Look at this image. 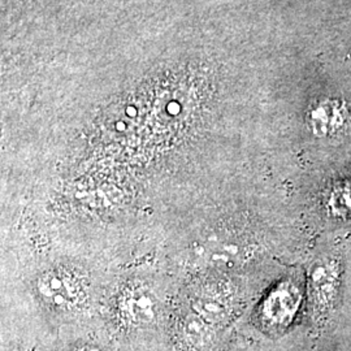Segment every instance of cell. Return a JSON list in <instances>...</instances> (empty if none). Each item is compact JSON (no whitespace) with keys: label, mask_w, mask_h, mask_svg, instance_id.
I'll return each instance as SVG.
<instances>
[{"label":"cell","mask_w":351,"mask_h":351,"mask_svg":"<svg viewBox=\"0 0 351 351\" xmlns=\"http://www.w3.org/2000/svg\"><path fill=\"white\" fill-rule=\"evenodd\" d=\"M342 285V263L337 255L322 254L308 269L307 293L317 314H326L339 301Z\"/></svg>","instance_id":"6da1fadb"},{"label":"cell","mask_w":351,"mask_h":351,"mask_svg":"<svg viewBox=\"0 0 351 351\" xmlns=\"http://www.w3.org/2000/svg\"><path fill=\"white\" fill-rule=\"evenodd\" d=\"M303 288L294 277L280 281L265 297L262 304L264 323L272 326H287L302 301Z\"/></svg>","instance_id":"7a4b0ae2"},{"label":"cell","mask_w":351,"mask_h":351,"mask_svg":"<svg viewBox=\"0 0 351 351\" xmlns=\"http://www.w3.org/2000/svg\"><path fill=\"white\" fill-rule=\"evenodd\" d=\"M306 121L316 137H335L342 133L350 123L349 107L339 99L324 98L311 104Z\"/></svg>","instance_id":"3957f363"},{"label":"cell","mask_w":351,"mask_h":351,"mask_svg":"<svg viewBox=\"0 0 351 351\" xmlns=\"http://www.w3.org/2000/svg\"><path fill=\"white\" fill-rule=\"evenodd\" d=\"M326 213L339 220L351 219V180L345 178L332 184L324 195Z\"/></svg>","instance_id":"277c9868"},{"label":"cell","mask_w":351,"mask_h":351,"mask_svg":"<svg viewBox=\"0 0 351 351\" xmlns=\"http://www.w3.org/2000/svg\"><path fill=\"white\" fill-rule=\"evenodd\" d=\"M40 293L49 300L51 303L56 306H63L71 301L73 293L72 288L66 285V280L59 275H49L40 280L39 284Z\"/></svg>","instance_id":"5b68a950"},{"label":"cell","mask_w":351,"mask_h":351,"mask_svg":"<svg viewBox=\"0 0 351 351\" xmlns=\"http://www.w3.org/2000/svg\"><path fill=\"white\" fill-rule=\"evenodd\" d=\"M130 316L137 322H150L154 316V302L146 294H138L130 300Z\"/></svg>","instance_id":"8992f818"},{"label":"cell","mask_w":351,"mask_h":351,"mask_svg":"<svg viewBox=\"0 0 351 351\" xmlns=\"http://www.w3.org/2000/svg\"><path fill=\"white\" fill-rule=\"evenodd\" d=\"M81 351H99L98 349H94V348H85V349H82Z\"/></svg>","instance_id":"52a82bcc"}]
</instances>
